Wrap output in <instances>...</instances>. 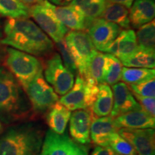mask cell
<instances>
[{
  "mask_svg": "<svg viewBox=\"0 0 155 155\" xmlns=\"http://www.w3.org/2000/svg\"><path fill=\"white\" fill-rule=\"evenodd\" d=\"M98 92V85L87 82L81 75L77 74L72 88L66 94L62 96L58 101L71 111L91 108Z\"/></svg>",
  "mask_w": 155,
  "mask_h": 155,
  "instance_id": "obj_5",
  "label": "cell"
},
{
  "mask_svg": "<svg viewBox=\"0 0 155 155\" xmlns=\"http://www.w3.org/2000/svg\"><path fill=\"white\" fill-rule=\"evenodd\" d=\"M129 88L131 93L143 97L155 96V81L154 79L134 84H129Z\"/></svg>",
  "mask_w": 155,
  "mask_h": 155,
  "instance_id": "obj_31",
  "label": "cell"
},
{
  "mask_svg": "<svg viewBox=\"0 0 155 155\" xmlns=\"http://www.w3.org/2000/svg\"><path fill=\"white\" fill-rule=\"evenodd\" d=\"M113 150L109 147L98 146L94 149L91 155H115Z\"/></svg>",
  "mask_w": 155,
  "mask_h": 155,
  "instance_id": "obj_35",
  "label": "cell"
},
{
  "mask_svg": "<svg viewBox=\"0 0 155 155\" xmlns=\"http://www.w3.org/2000/svg\"><path fill=\"white\" fill-rule=\"evenodd\" d=\"M44 75L45 81L60 96L66 94L75 82L74 75L65 68L58 53H54L46 62Z\"/></svg>",
  "mask_w": 155,
  "mask_h": 155,
  "instance_id": "obj_9",
  "label": "cell"
},
{
  "mask_svg": "<svg viewBox=\"0 0 155 155\" xmlns=\"http://www.w3.org/2000/svg\"><path fill=\"white\" fill-rule=\"evenodd\" d=\"M44 132L31 123L9 128L0 137V155H38Z\"/></svg>",
  "mask_w": 155,
  "mask_h": 155,
  "instance_id": "obj_3",
  "label": "cell"
},
{
  "mask_svg": "<svg viewBox=\"0 0 155 155\" xmlns=\"http://www.w3.org/2000/svg\"><path fill=\"white\" fill-rule=\"evenodd\" d=\"M105 54L96 51L89 63L86 74L83 77L85 81L89 83L100 85L104 83L103 69L104 65Z\"/></svg>",
  "mask_w": 155,
  "mask_h": 155,
  "instance_id": "obj_27",
  "label": "cell"
},
{
  "mask_svg": "<svg viewBox=\"0 0 155 155\" xmlns=\"http://www.w3.org/2000/svg\"><path fill=\"white\" fill-rule=\"evenodd\" d=\"M134 98H136L139 103V105L142 109L148 112L150 115L155 116V98L152 97H143L139 95L133 94Z\"/></svg>",
  "mask_w": 155,
  "mask_h": 155,
  "instance_id": "obj_32",
  "label": "cell"
},
{
  "mask_svg": "<svg viewBox=\"0 0 155 155\" xmlns=\"http://www.w3.org/2000/svg\"><path fill=\"white\" fill-rule=\"evenodd\" d=\"M51 6L52 3L48 0H44L40 4L30 7V15L39 28L48 36H50L54 42H58L65 38L68 32V29L55 17Z\"/></svg>",
  "mask_w": 155,
  "mask_h": 155,
  "instance_id": "obj_7",
  "label": "cell"
},
{
  "mask_svg": "<svg viewBox=\"0 0 155 155\" xmlns=\"http://www.w3.org/2000/svg\"><path fill=\"white\" fill-rule=\"evenodd\" d=\"M86 30L95 48L101 52L105 51L121 31L117 25L102 18L93 20L87 26Z\"/></svg>",
  "mask_w": 155,
  "mask_h": 155,
  "instance_id": "obj_10",
  "label": "cell"
},
{
  "mask_svg": "<svg viewBox=\"0 0 155 155\" xmlns=\"http://www.w3.org/2000/svg\"><path fill=\"white\" fill-rule=\"evenodd\" d=\"M139 47L144 49L154 50L155 24L154 20L147 23L139 28L136 34Z\"/></svg>",
  "mask_w": 155,
  "mask_h": 155,
  "instance_id": "obj_28",
  "label": "cell"
},
{
  "mask_svg": "<svg viewBox=\"0 0 155 155\" xmlns=\"http://www.w3.org/2000/svg\"><path fill=\"white\" fill-rule=\"evenodd\" d=\"M0 43L32 55L43 56L53 50V42L35 23L28 19H9Z\"/></svg>",
  "mask_w": 155,
  "mask_h": 155,
  "instance_id": "obj_1",
  "label": "cell"
},
{
  "mask_svg": "<svg viewBox=\"0 0 155 155\" xmlns=\"http://www.w3.org/2000/svg\"><path fill=\"white\" fill-rule=\"evenodd\" d=\"M56 44H57V47L61 53V59L65 68L68 69L74 75L78 74L74 59H73L72 54L65 41V39H63L61 41L56 42Z\"/></svg>",
  "mask_w": 155,
  "mask_h": 155,
  "instance_id": "obj_30",
  "label": "cell"
},
{
  "mask_svg": "<svg viewBox=\"0 0 155 155\" xmlns=\"http://www.w3.org/2000/svg\"><path fill=\"white\" fill-rule=\"evenodd\" d=\"M130 9L129 21L134 28L138 29L142 25L154 20V0H135Z\"/></svg>",
  "mask_w": 155,
  "mask_h": 155,
  "instance_id": "obj_19",
  "label": "cell"
},
{
  "mask_svg": "<svg viewBox=\"0 0 155 155\" xmlns=\"http://www.w3.org/2000/svg\"><path fill=\"white\" fill-rule=\"evenodd\" d=\"M108 2L119 4V5H123L126 8L130 9L134 0H106Z\"/></svg>",
  "mask_w": 155,
  "mask_h": 155,
  "instance_id": "obj_36",
  "label": "cell"
},
{
  "mask_svg": "<svg viewBox=\"0 0 155 155\" xmlns=\"http://www.w3.org/2000/svg\"><path fill=\"white\" fill-rule=\"evenodd\" d=\"M71 115V111L58 101L48 111L46 121L50 130L62 135L65 133Z\"/></svg>",
  "mask_w": 155,
  "mask_h": 155,
  "instance_id": "obj_20",
  "label": "cell"
},
{
  "mask_svg": "<svg viewBox=\"0 0 155 155\" xmlns=\"http://www.w3.org/2000/svg\"><path fill=\"white\" fill-rule=\"evenodd\" d=\"M118 134L130 143L138 155H154V129H119Z\"/></svg>",
  "mask_w": 155,
  "mask_h": 155,
  "instance_id": "obj_11",
  "label": "cell"
},
{
  "mask_svg": "<svg viewBox=\"0 0 155 155\" xmlns=\"http://www.w3.org/2000/svg\"><path fill=\"white\" fill-rule=\"evenodd\" d=\"M113 108V92L108 85H98V92L91 110L96 117H104L111 114Z\"/></svg>",
  "mask_w": 155,
  "mask_h": 155,
  "instance_id": "obj_21",
  "label": "cell"
},
{
  "mask_svg": "<svg viewBox=\"0 0 155 155\" xmlns=\"http://www.w3.org/2000/svg\"><path fill=\"white\" fill-rule=\"evenodd\" d=\"M32 111L19 83L8 69L0 66V121H20L28 118Z\"/></svg>",
  "mask_w": 155,
  "mask_h": 155,
  "instance_id": "obj_2",
  "label": "cell"
},
{
  "mask_svg": "<svg viewBox=\"0 0 155 155\" xmlns=\"http://www.w3.org/2000/svg\"><path fill=\"white\" fill-rule=\"evenodd\" d=\"M94 118L96 116L90 108L75 110L71 114L70 134L77 143L83 145L91 142V126Z\"/></svg>",
  "mask_w": 155,
  "mask_h": 155,
  "instance_id": "obj_12",
  "label": "cell"
},
{
  "mask_svg": "<svg viewBox=\"0 0 155 155\" xmlns=\"http://www.w3.org/2000/svg\"><path fill=\"white\" fill-rule=\"evenodd\" d=\"M138 47L134 31L133 30H122L104 52L121 60L134 53Z\"/></svg>",
  "mask_w": 155,
  "mask_h": 155,
  "instance_id": "obj_16",
  "label": "cell"
},
{
  "mask_svg": "<svg viewBox=\"0 0 155 155\" xmlns=\"http://www.w3.org/2000/svg\"><path fill=\"white\" fill-rule=\"evenodd\" d=\"M103 1H106V0H73L69 5H72L78 9H81L86 6L91 5V4Z\"/></svg>",
  "mask_w": 155,
  "mask_h": 155,
  "instance_id": "obj_34",
  "label": "cell"
},
{
  "mask_svg": "<svg viewBox=\"0 0 155 155\" xmlns=\"http://www.w3.org/2000/svg\"><path fill=\"white\" fill-rule=\"evenodd\" d=\"M32 111L37 114L47 112L59 101L58 94L40 72L25 89Z\"/></svg>",
  "mask_w": 155,
  "mask_h": 155,
  "instance_id": "obj_8",
  "label": "cell"
},
{
  "mask_svg": "<svg viewBox=\"0 0 155 155\" xmlns=\"http://www.w3.org/2000/svg\"><path fill=\"white\" fill-rule=\"evenodd\" d=\"M69 155H88V150L82 144H77L73 141Z\"/></svg>",
  "mask_w": 155,
  "mask_h": 155,
  "instance_id": "obj_33",
  "label": "cell"
},
{
  "mask_svg": "<svg viewBox=\"0 0 155 155\" xmlns=\"http://www.w3.org/2000/svg\"><path fill=\"white\" fill-rule=\"evenodd\" d=\"M120 61L125 67L153 69L155 66L154 50L138 47L134 53Z\"/></svg>",
  "mask_w": 155,
  "mask_h": 155,
  "instance_id": "obj_22",
  "label": "cell"
},
{
  "mask_svg": "<svg viewBox=\"0 0 155 155\" xmlns=\"http://www.w3.org/2000/svg\"><path fill=\"white\" fill-rule=\"evenodd\" d=\"M5 63L24 90L38 73L43 71L38 58L12 48L6 49Z\"/></svg>",
  "mask_w": 155,
  "mask_h": 155,
  "instance_id": "obj_4",
  "label": "cell"
},
{
  "mask_svg": "<svg viewBox=\"0 0 155 155\" xmlns=\"http://www.w3.org/2000/svg\"><path fill=\"white\" fill-rule=\"evenodd\" d=\"M115 155H119V154H115Z\"/></svg>",
  "mask_w": 155,
  "mask_h": 155,
  "instance_id": "obj_41",
  "label": "cell"
},
{
  "mask_svg": "<svg viewBox=\"0 0 155 155\" xmlns=\"http://www.w3.org/2000/svg\"><path fill=\"white\" fill-rule=\"evenodd\" d=\"M5 54H6V51H5V49L2 45V44L0 43V65L2 62L5 61Z\"/></svg>",
  "mask_w": 155,
  "mask_h": 155,
  "instance_id": "obj_39",
  "label": "cell"
},
{
  "mask_svg": "<svg viewBox=\"0 0 155 155\" xmlns=\"http://www.w3.org/2000/svg\"><path fill=\"white\" fill-rule=\"evenodd\" d=\"M113 88V108L111 115L115 118L128 112L141 109L130 89L125 83H117Z\"/></svg>",
  "mask_w": 155,
  "mask_h": 155,
  "instance_id": "obj_13",
  "label": "cell"
},
{
  "mask_svg": "<svg viewBox=\"0 0 155 155\" xmlns=\"http://www.w3.org/2000/svg\"><path fill=\"white\" fill-rule=\"evenodd\" d=\"M154 69L141 68L123 67L121 71V80L127 84H134L154 79Z\"/></svg>",
  "mask_w": 155,
  "mask_h": 155,
  "instance_id": "obj_26",
  "label": "cell"
},
{
  "mask_svg": "<svg viewBox=\"0 0 155 155\" xmlns=\"http://www.w3.org/2000/svg\"><path fill=\"white\" fill-rule=\"evenodd\" d=\"M50 3L53 4V5H60V6H65L67 5H69L71 2L73 0H48Z\"/></svg>",
  "mask_w": 155,
  "mask_h": 155,
  "instance_id": "obj_37",
  "label": "cell"
},
{
  "mask_svg": "<svg viewBox=\"0 0 155 155\" xmlns=\"http://www.w3.org/2000/svg\"><path fill=\"white\" fill-rule=\"evenodd\" d=\"M3 129H4V127H3V125L2 124V122L0 121V135L2 134L3 132Z\"/></svg>",
  "mask_w": 155,
  "mask_h": 155,
  "instance_id": "obj_40",
  "label": "cell"
},
{
  "mask_svg": "<svg viewBox=\"0 0 155 155\" xmlns=\"http://www.w3.org/2000/svg\"><path fill=\"white\" fill-rule=\"evenodd\" d=\"M122 64L119 58L111 54H105L103 69L104 83L114 86L121 80Z\"/></svg>",
  "mask_w": 155,
  "mask_h": 155,
  "instance_id": "obj_24",
  "label": "cell"
},
{
  "mask_svg": "<svg viewBox=\"0 0 155 155\" xmlns=\"http://www.w3.org/2000/svg\"><path fill=\"white\" fill-rule=\"evenodd\" d=\"M102 19L113 22L122 28H130V21L128 9L119 4L108 2L106 1V7L102 14Z\"/></svg>",
  "mask_w": 155,
  "mask_h": 155,
  "instance_id": "obj_23",
  "label": "cell"
},
{
  "mask_svg": "<svg viewBox=\"0 0 155 155\" xmlns=\"http://www.w3.org/2000/svg\"><path fill=\"white\" fill-rule=\"evenodd\" d=\"M73 141L67 134L59 135L48 130L38 155H69Z\"/></svg>",
  "mask_w": 155,
  "mask_h": 155,
  "instance_id": "obj_18",
  "label": "cell"
},
{
  "mask_svg": "<svg viewBox=\"0 0 155 155\" xmlns=\"http://www.w3.org/2000/svg\"><path fill=\"white\" fill-rule=\"evenodd\" d=\"M64 39L74 59L78 74L83 78L97 50L88 35L83 31H71Z\"/></svg>",
  "mask_w": 155,
  "mask_h": 155,
  "instance_id": "obj_6",
  "label": "cell"
},
{
  "mask_svg": "<svg viewBox=\"0 0 155 155\" xmlns=\"http://www.w3.org/2000/svg\"><path fill=\"white\" fill-rule=\"evenodd\" d=\"M0 15L9 19H28L30 7L19 0H0Z\"/></svg>",
  "mask_w": 155,
  "mask_h": 155,
  "instance_id": "obj_25",
  "label": "cell"
},
{
  "mask_svg": "<svg viewBox=\"0 0 155 155\" xmlns=\"http://www.w3.org/2000/svg\"><path fill=\"white\" fill-rule=\"evenodd\" d=\"M114 124L118 129H154L155 119L144 109L135 110L114 118Z\"/></svg>",
  "mask_w": 155,
  "mask_h": 155,
  "instance_id": "obj_14",
  "label": "cell"
},
{
  "mask_svg": "<svg viewBox=\"0 0 155 155\" xmlns=\"http://www.w3.org/2000/svg\"><path fill=\"white\" fill-rule=\"evenodd\" d=\"M19 1L22 2V3H24L26 5H35L38 4H40L44 0H19Z\"/></svg>",
  "mask_w": 155,
  "mask_h": 155,
  "instance_id": "obj_38",
  "label": "cell"
},
{
  "mask_svg": "<svg viewBox=\"0 0 155 155\" xmlns=\"http://www.w3.org/2000/svg\"><path fill=\"white\" fill-rule=\"evenodd\" d=\"M108 147L115 154L119 155H138L130 143L117 132L113 133L111 135Z\"/></svg>",
  "mask_w": 155,
  "mask_h": 155,
  "instance_id": "obj_29",
  "label": "cell"
},
{
  "mask_svg": "<svg viewBox=\"0 0 155 155\" xmlns=\"http://www.w3.org/2000/svg\"><path fill=\"white\" fill-rule=\"evenodd\" d=\"M51 7L55 17L68 29L73 31H83L86 29V17L80 9L71 5L55 6L52 4Z\"/></svg>",
  "mask_w": 155,
  "mask_h": 155,
  "instance_id": "obj_15",
  "label": "cell"
},
{
  "mask_svg": "<svg viewBox=\"0 0 155 155\" xmlns=\"http://www.w3.org/2000/svg\"><path fill=\"white\" fill-rule=\"evenodd\" d=\"M119 129L111 116L94 118L90 130V138L95 144L100 147H108L110 137Z\"/></svg>",
  "mask_w": 155,
  "mask_h": 155,
  "instance_id": "obj_17",
  "label": "cell"
}]
</instances>
